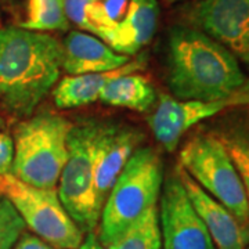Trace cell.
<instances>
[{"mask_svg":"<svg viewBox=\"0 0 249 249\" xmlns=\"http://www.w3.org/2000/svg\"><path fill=\"white\" fill-rule=\"evenodd\" d=\"M166 67L168 88L178 100L216 101L249 90L235 55L193 27L170 28Z\"/></svg>","mask_w":249,"mask_h":249,"instance_id":"obj_1","label":"cell"},{"mask_svg":"<svg viewBox=\"0 0 249 249\" xmlns=\"http://www.w3.org/2000/svg\"><path fill=\"white\" fill-rule=\"evenodd\" d=\"M62 43L45 32L0 29V108L25 119L54 89L62 71Z\"/></svg>","mask_w":249,"mask_h":249,"instance_id":"obj_2","label":"cell"},{"mask_svg":"<svg viewBox=\"0 0 249 249\" xmlns=\"http://www.w3.org/2000/svg\"><path fill=\"white\" fill-rule=\"evenodd\" d=\"M163 163L151 147L137 148L116 178L98 223V241L107 248L142 214L157 206L163 184Z\"/></svg>","mask_w":249,"mask_h":249,"instance_id":"obj_3","label":"cell"},{"mask_svg":"<svg viewBox=\"0 0 249 249\" xmlns=\"http://www.w3.org/2000/svg\"><path fill=\"white\" fill-rule=\"evenodd\" d=\"M72 124L53 111H40L21 121L14 129L11 175L39 188H55L68 158Z\"/></svg>","mask_w":249,"mask_h":249,"instance_id":"obj_4","label":"cell"},{"mask_svg":"<svg viewBox=\"0 0 249 249\" xmlns=\"http://www.w3.org/2000/svg\"><path fill=\"white\" fill-rule=\"evenodd\" d=\"M178 166L249 229V204L244 183L226 145L216 134L193 136L180 150Z\"/></svg>","mask_w":249,"mask_h":249,"instance_id":"obj_5","label":"cell"},{"mask_svg":"<svg viewBox=\"0 0 249 249\" xmlns=\"http://www.w3.org/2000/svg\"><path fill=\"white\" fill-rule=\"evenodd\" d=\"M100 126L94 119L72 124L68 158L58 180V198L83 234L96 231L104 206L93 178V147Z\"/></svg>","mask_w":249,"mask_h":249,"instance_id":"obj_6","label":"cell"},{"mask_svg":"<svg viewBox=\"0 0 249 249\" xmlns=\"http://www.w3.org/2000/svg\"><path fill=\"white\" fill-rule=\"evenodd\" d=\"M0 196L13 204L36 237L55 249H75L85 240L61 204L57 188L29 186L13 175H4L0 176Z\"/></svg>","mask_w":249,"mask_h":249,"instance_id":"obj_7","label":"cell"},{"mask_svg":"<svg viewBox=\"0 0 249 249\" xmlns=\"http://www.w3.org/2000/svg\"><path fill=\"white\" fill-rule=\"evenodd\" d=\"M158 201L162 249H216L187 196L178 166L163 178Z\"/></svg>","mask_w":249,"mask_h":249,"instance_id":"obj_8","label":"cell"},{"mask_svg":"<svg viewBox=\"0 0 249 249\" xmlns=\"http://www.w3.org/2000/svg\"><path fill=\"white\" fill-rule=\"evenodd\" d=\"M247 104H249V90L238 96L216 101L178 100L168 94H160L157 107L148 118V124L162 148L173 152L178 147L181 137L196 124L219 115L227 108Z\"/></svg>","mask_w":249,"mask_h":249,"instance_id":"obj_9","label":"cell"},{"mask_svg":"<svg viewBox=\"0 0 249 249\" xmlns=\"http://www.w3.org/2000/svg\"><path fill=\"white\" fill-rule=\"evenodd\" d=\"M186 18L249 67V0H198Z\"/></svg>","mask_w":249,"mask_h":249,"instance_id":"obj_10","label":"cell"},{"mask_svg":"<svg viewBox=\"0 0 249 249\" xmlns=\"http://www.w3.org/2000/svg\"><path fill=\"white\" fill-rule=\"evenodd\" d=\"M142 140V133L130 126L101 122L93 147V178L103 204Z\"/></svg>","mask_w":249,"mask_h":249,"instance_id":"obj_11","label":"cell"},{"mask_svg":"<svg viewBox=\"0 0 249 249\" xmlns=\"http://www.w3.org/2000/svg\"><path fill=\"white\" fill-rule=\"evenodd\" d=\"M178 175L191 204L204 222L216 249H245L249 245V229L219 201L209 196L178 165Z\"/></svg>","mask_w":249,"mask_h":249,"instance_id":"obj_12","label":"cell"},{"mask_svg":"<svg viewBox=\"0 0 249 249\" xmlns=\"http://www.w3.org/2000/svg\"><path fill=\"white\" fill-rule=\"evenodd\" d=\"M160 18L158 0H129L124 18L109 29L96 34L114 52L133 55L154 37Z\"/></svg>","mask_w":249,"mask_h":249,"instance_id":"obj_13","label":"cell"},{"mask_svg":"<svg viewBox=\"0 0 249 249\" xmlns=\"http://www.w3.org/2000/svg\"><path fill=\"white\" fill-rule=\"evenodd\" d=\"M62 52V71L71 76L112 71L130 61V57L114 52L97 36L82 31H71L65 36Z\"/></svg>","mask_w":249,"mask_h":249,"instance_id":"obj_14","label":"cell"},{"mask_svg":"<svg viewBox=\"0 0 249 249\" xmlns=\"http://www.w3.org/2000/svg\"><path fill=\"white\" fill-rule=\"evenodd\" d=\"M144 57L130 60L124 67L112 71L96 72V73H85V75H68L57 82L54 86L53 101L54 106L60 109H71V108L83 107L97 101L103 90L106 89L111 80L119 76L134 73L140 71L144 67Z\"/></svg>","mask_w":249,"mask_h":249,"instance_id":"obj_15","label":"cell"},{"mask_svg":"<svg viewBox=\"0 0 249 249\" xmlns=\"http://www.w3.org/2000/svg\"><path fill=\"white\" fill-rule=\"evenodd\" d=\"M98 100L112 107L145 112L155 104L157 93L150 80L134 72L111 80Z\"/></svg>","mask_w":249,"mask_h":249,"instance_id":"obj_16","label":"cell"},{"mask_svg":"<svg viewBox=\"0 0 249 249\" xmlns=\"http://www.w3.org/2000/svg\"><path fill=\"white\" fill-rule=\"evenodd\" d=\"M214 134L222 140L238 169L249 204V116L238 118Z\"/></svg>","mask_w":249,"mask_h":249,"instance_id":"obj_17","label":"cell"},{"mask_svg":"<svg viewBox=\"0 0 249 249\" xmlns=\"http://www.w3.org/2000/svg\"><path fill=\"white\" fill-rule=\"evenodd\" d=\"M19 27L35 32L68 31L65 0H28L27 16Z\"/></svg>","mask_w":249,"mask_h":249,"instance_id":"obj_18","label":"cell"},{"mask_svg":"<svg viewBox=\"0 0 249 249\" xmlns=\"http://www.w3.org/2000/svg\"><path fill=\"white\" fill-rule=\"evenodd\" d=\"M107 249H162L158 208L147 211L121 238Z\"/></svg>","mask_w":249,"mask_h":249,"instance_id":"obj_19","label":"cell"},{"mask_svg":"<svg viewBox=\"0 0 249 249\" xmlns=\"http://www.w3.org/2000/svg\"><path fill=\"white\" fill-rule=\"evenodd\" d=\"M127 4L129 0H100L91 4L85 13L88 31L96 35L100 31L112 28L124 18Z\"/></svg>","mask_w":249,"mask_h":249,"instance_id":"obj_20","label":"cell"},{"mask_svg":"<svg viewBox=\"0 0 249 249\" xmlns=\"http://www.w3.org/2000/svg\"><path fill=\"white\" fill-rule=\"evenodd\" d=\"M27 226L7 198H0V249H13Z\"/></svg>","mask_w":249,"mask_h":249,"instance_id":"obj_21","label":"cell"},{"mask_svg":"<svg viewBox=\"0 0 249 249\" xmlns=\"http://www.w3.org/2000/svg\"><path fill=\"white\" fill-rule=\"evenodd\" d=\"M100 0H65V13L68 21L75 24L80 29L88 31V22L85 18V13L91 4L97 3Z\"/></svg>","mask_w":249,"mask_h":249,"instance_id":"obj_22","label":"cell"},{"mask_svg":"<svg viewBox=\"0 0 249 249\" xmlns=\"http://www.w3.org/2000/svg\"><path fill=\"white\" fill-rule=\"evenodd\" d=\"M14 160V142L7 132L0 130V176L11 175Z\"/></svg>","mask_w":249,"mask_h":249,"instance_id":"obj_23","label":"cell"},{"mask_svg":"<svg viewBox=\"0 0 249 249\" xmlns=\"http://www.w3.org/2000/svg\"><path fill=\"white\" fill-rule=\"evenodd\" d=\"M13 249H55L52 245H49L47 242L40 240L39 237H36L35 234L24 231L22 235L18 238Z\"/></svg>","mask_w":249,"mask_h":249,"instance_id":"obj_24","label":"cell"},{"mask_svg":"<svg viewBox=\"0 0 249 249\" xmlns=\"http://www.w3.org/2000/svg\"><path fill=\"white\" fill-rule=\"evenodd\" d=\"M75 249H107L100 241H98V237L96 231L94 232H89L86 235V238L83 240V242L80 244L78 248Z\"/></svg>","mask_w":249,"mask_h":249,"instance_id":"obj_25","label":"cell"},{"mask_svg":"<svg viewBox=\"0 0 249 249\" xmlns=\"http://www.w3.org/2000/svg\"><path fill=\"white\" fill-rule=\"evenodd\" d=\"M6 127V119L3 116V112H1V108H0V130H3Z\"/></svg>","mask_w":249,"mask_h":249,"instance_id":"obj_26","label":"cell"},{"mask_svg":"<svg viewBox=\"0 0 249 249\" xmlns=\"http://www.w3.org/2000/svg\"><path fill=\"white\" fill-rule=\"evenodd\" d=\"M166 4H175V3H180V1H187V0H162Z\"/></svg>","mask_w":249,"mask_h":249,"instance_id":"obj_27","label":"cell"},{"mask_svg":"<svg viewBox=\"0 0 249 249\" xmlns=\"http://www.w3.org/2000/svg\"><path fill=\"white\" fill-rule=\"evenodd\" d=\"M245 249H249V245H248V247H247V248H245Z\"/></svg>","mask_w":249,"mask_h":249,"instance_id":"obj_28","label":"cell"},{"mask_svg":"<svg viewBox=\"0 0 249 249\" xmlns=\"http://www.w3.org/2000/svg\"><path fill=\"white\" fill-rule=\"evenodd\" d=\"M0 198H1V196H0Z\"/></svg>","mask_w":249,"mask_h":249,"instance_id":"obj_29","label":"cell"}]
</instances>
